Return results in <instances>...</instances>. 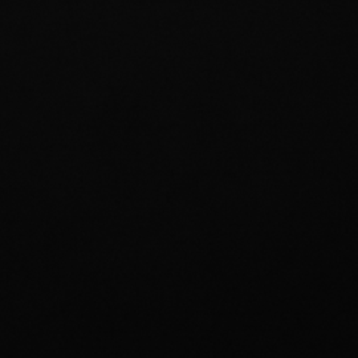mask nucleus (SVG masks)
I'll return each instance as SVG.
<instances>
[]
</instances>
